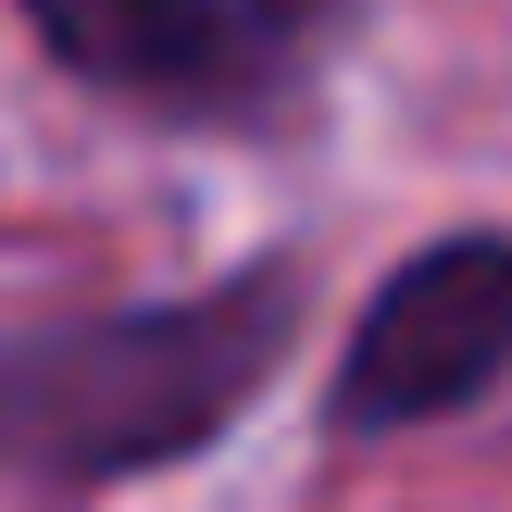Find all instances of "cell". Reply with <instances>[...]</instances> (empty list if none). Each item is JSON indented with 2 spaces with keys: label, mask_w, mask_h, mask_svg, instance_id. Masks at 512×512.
Masks as SVG:
<instances>
[{
  "label": "cell",
  "mask_w": 512,
  "mask_h": 512,
  "mask_svg": "<svg viewBox=\"0 0 512 512\" xmlns=\"http://www.w3.org/2000/svg\"><path fill=\"white\" fill-rule=\"evenodd\" d=\"M512 388V225L400 250L325 363V438H425Z\"/></svg>",
  "instance_id": "cell-3"
},
{
  "label": "cell",
  "mask_w": 512,
  "mask_h": 512,
  "mask_svg": "<svg viewBox=\"0 0 512 512\" xmlns=\"http://www.w3.org/2000/svg\"><path fill=\"white\" fill-rule=\"evenodd\" d=\"M50 75L150 125H263L325 75L350 0H13Z\"/></svg>",
  "instance_id": "cell-2"
},
{
  "label": "cell",
  "mask_w": 512,
  "mask_h": 512,
  "mask_svg": "<svg viewBox=\"0 0 512 512\" xmlns=\"http://www.w3.org/2000/svg\"><path fill=\"white\" fill-rule=\"evenodd\" d=\"M300 325H313L300 250H263L175 300H100V313L13 325L0 338V488L63 512L200 463L300 363Z\"/></svg>",
  "instance_id": "cell-1"
}]
</instances>
